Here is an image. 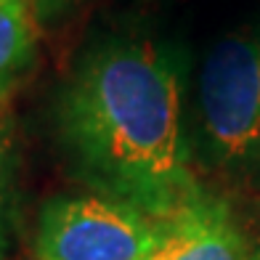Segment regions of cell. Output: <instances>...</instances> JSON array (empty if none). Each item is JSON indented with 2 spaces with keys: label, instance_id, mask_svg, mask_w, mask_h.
Listing matches in <instances>:
<instances>
[{
  "label": "cell",
  "instance_id": "obj_1",
  "mask_svg": "<svg viewBox=\"0 0 260 260\" xmlns=\"http://www.w3.org/2000/svg\"><path fill=\"white\" fill-rule=\"evenodd\" d=\"M61 133L82 178L151 220L197 191L178 72L146 40H114L88 56L64 93Z\"/></svg>",
  "mask_w": 260,
  "mask_h": 260
},
{
  "label": "cell",
  "instance_id": "obj_2",
  "mask_svg": "<svg viewBox=\"0 0 260 260\" xmlns=\"http://www.w3.org/2000/svg\"><path fill=\"white\" fill-rule=\"evenodd\" d=\"M199 112L210 162L260 186V38L231 32L205 56Z\"/></svg>",
  "mask_w": 260,
  "mask_h": 260
},
{
  "label": "cell",
  "instance_id": "obj_3",
  "mask_svg": "<svg viewBox=\"0 0 260 260\" xmlns=\"http://www.w3.org/2000/svg\"><path fill=\"white\" fill-rule=\"evenodd\" d=\"M40 260H149L154 223L104 194L56 197L40 210Z\"/></svg>",
  "mask_w": 260,
  "mask_h": 260
},
{
  "label": "cell",
  "instance_id": "obj_4",
  "mask_svg": "<svg viewBox=\"0 0 260 260\" xmlns=\"http://www.w3.org/2000/svg\"><path fill=\"white\" fill-rule=\"evenodd\" d=\"M151 223L154 250L149 260H250L229 207L199 188Z\"/></svg>",
  "mask_w": 260,
  "mask_h": 260
},
{
  "label": "cell",
  "instance_id": "obj_5",
  "mask_svg": "<svg viewBox=\"0 0 260 260\" xmlns=\"http://www.w3.org/2000/svg\"><path fill=\"white\" fill-rule=\"evenodd\" d=\"M35 56V29L24 0H0V90L24 75Z\"/></svg>",
  "mask_w": 260,
  "mask_h": 260
},
{
  "label": "cell",
  "instance_id": "obj_6",
  "mask_svg": "<svg viewBox=\"0 0 260 260\" xmlns=\"http://www.w3.org/2000/svg\"><path fill=\"white\" fill-rule=\"evenodd\" d=\"M0 260H3V229H0Z\"/></svg>",
  "mask_w": 260,
  "mask_h": 260
},
{
  "label": "cell",
  "instance_id": "obj_7",
  "mask_svg": "<svg viewBox=\"0 0 260 260\" xmlns=\"http://www.w3.org/2000/svg\"><path fill=\"white\" fill-rule=\"evenodd\" d=\"M250 260H260V244H257V250H255V255H252Z\"/></svg>",
  "mask_w": 260,
  "mask_h": 260
}]
</instances>
